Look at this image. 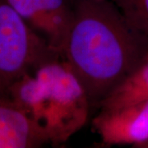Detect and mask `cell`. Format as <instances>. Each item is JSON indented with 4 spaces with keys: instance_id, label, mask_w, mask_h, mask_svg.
Masks as SVG:
<instances>
[{
    "instance_id": "obj_8",
    "label": "cell",
    "mask_w": 148,
    "mask_h": 148,
    "mask_svg": "<svg viewBox=\"0 0 148 148\" xmlns=\"http://www.w3.org/2000/svg\"><path fill=\"white\" fill-rule=\"evenodd\" d=\"M127 21L148 39V0H111Z\"/></svg>"
},
{
    "instance_id": "obj_6",
    "label": "cell",
    "mask_w": 148,
    "mask_h": 148,
    "mask_svg": "<svg viewBox=\"0 0 148 148\" xmlns=\"http://www.w3.org/2000/svg\"><path fill=\"white\" fill-rule=\"evenodd\" d=\"M47 144L27 117L0 94V148H37Z\"/></svg>"
},
{
    "instance_id": "obj_3",
    "label": "cell",
    "mask_w": 148,
    "mask_h": 148,
    "mask_svg": "<svg viewBox=\"0 0 148 148\" xmlns=\"http://www.w3.org/2000/svg\"><path fill=\"white\" fill-rule=\"evenodd\" d=\"M60 57L7 0H0V94L29 70Z\"/></svg>"
},
{
    "instance_id": "obj_4",
    "label": "cell",
    "mask_w": 148,
    "mask_h": 148,
    "mask_svg": "<svg viewBox=\"0 0 148 148\" xmlns=\"http://www.w3.org/2000/svg\"><path fill=\"white\" fill-rule=\"evenodd\" d=\"M40 37L63 56L73 18L69 0H7Z\"/></svg>"
},
{
    "instance_id": "obj_5",
    "label": "cell",
    "mask_w": 148,
    "mask_h": 148,
    "mask_svg": "<svg viewBox=\"0 0 148 148\" xmlns=\"http://www.w3.org/2000/svg\"><path fill=\"white\" fill-rule=\"evenodd\" d=\"M92 127L104 145H131L148 142V101L119 110L98 111Z\"/></svg>"
},
{
    "instance_id": "obj_9",
    "label": "cell",
    "mask_w": 148,
    "mask_h": 148,
    "mask_svg": "<svg viewBox=\"0 0 148 148\" xmlns=\"http://www.w3.org/2000/svg\"><path fill=\"white\" fill-rule=\"evenodd\" d=\"M138 148H148V142L142 144L141 146H139V147H138Z\"/></svg>"
},
{
    "instance_id": "obj_2",
    "label": "cell",
    "mask_w": 148,
    "mask_h": 148,
    "mask_svg": "<svg viewBox=\"0 0 148 148\" xmlns=\"http://www.w3.org/2000/svg\"><path fill=\"white\" fill-rule=\"evenodd\" d=\"M5 95L51 145L68 141L91 112L83 87L63 57L29 70Z\"/></svg>"
},
{
    "instance_id": "obj_1",
    "label": "cell",
    "mask_w": 148,
    "mask_h": 148,
    "mask_svg": "<svg viewBox=\"0 0 148 148\" xmlns=\"http://www.w3.org/2000/svg\"><path fill=\"white\" fill-rule=\"evenodd\" d=\"M73 18L63 52L91 111L148 55V39L109 0H72Z\"/></svg>"
},
{
    "instance_id": "obj_7",
    "label": "cell",
    "mask_w": 148,
    "mask_h": 148,
    "mask_svg": "<svg viewBox=\"0 0 148 148\" xmlns=\"http://www.w3.org/2000/svg\"><path fill=\"white\" fill-rule=\"evenodd\" d=\"M146 101H148V55L101 101L97 110H116Z\"/></svg>"
}]
</instances>
